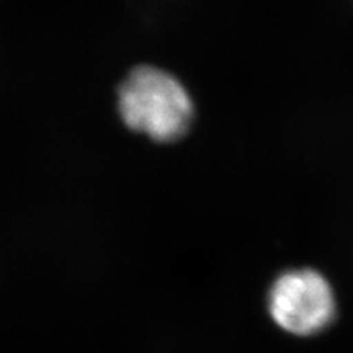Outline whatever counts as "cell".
Wrapping results in <instances>:
<instances>
[{"instance_id":"cell-2","label":"cell","mask_w":353,"mask_h":353,"mask_svg":"<svg viewBox=\"0 0 353 353\" xmlns=\"http://www.w3.org/2000/svg\"><path fill=\"white\" fill-rule=\"evenodd\" d=\"M335 296L327 278L314 268L286 270L273 281L268 312L285 332L307 337L324 330L335 317Z\"/></svg>"},{"instance_id":"cell-1","label":"cell","mask_w":353,"mask_h":353,"mask_svg":"<svg viewBox=\"0 0 353 353\" xmlns=\"http://www.w3.org/2000/svg\"><path fill=\"white\" fill-rule=\"evenodd\" d=\"M118 110L132 131L161 143L183 136L195 117L187 88L169 72L149 65L134 69L121 83Z\"/></svg>"}]
</instances>
